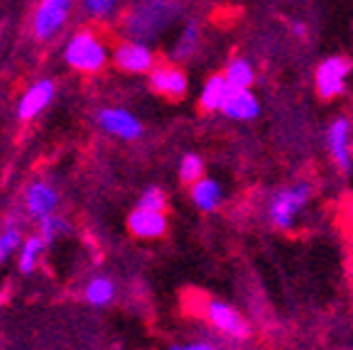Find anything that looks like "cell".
I'll list each match as a JSON object with an SVG mask.
<instances>
[{
	"mask_svg": "<svg viewBox=\"0 0 353 350\" xmlns=\"http://www.w3.org/2000/svg\"><path fill=\"white\" fill-rule=\"evenodd\" d=\"M20 245H22L20 230H17L15 225H8V228L0 233V262H3L12 250H17Z\"/></svg>",
	"mask_w": 353,
	"mask_h": 350,
	"instance_id": "obj_25",
	"label": "cell"
},
{
	"mask_svg": "<svg viewBox=\"0 0 353 350\" xmlns=\"http://www.w3.org/2000/svg\"><path fill=\"white\" fill-rule=\"evenodd\" d=\"M57 203H59V194L50 181H32L25 192V206L32 218L42 220L47 216H54Z\"/></svg>",
	"mask_w": 353,
	"mask_h": 350,
	"instance_id": "obj_14",
	"label": "cell"
},
{
	"mask_svg": "<svg viewBox=\"0 0 353 350\" xmlns=\"http://www.w3.org/2000/svg\"><path fill=\"white\" fill-rule=\"evenodd\" d=\"M64 59L66 64L83 74H96L101 72L108 61V47L103 39L94 32H79L74 34L64 47Z\"/></svg>",
	"mask_w": 353,
	"mask_h": 350,
	"instance_id": "obj_3",
	"label": "cell"
},
{
	"mask_svg": "<svg viewBox=\"0 0 353 350\" xmlns=\"http://www.w3.org/2000/svg\"><path fill=\"white\" fill-rule=\"evenodd\" d=\"M292 32H294V37H299V39H304L307 37V25H304V22H299V20H294L292 22Z\"/></svg>",
	"mask_w": 353,
	"mask_h": 350,
	"instance_id": "obj_28",
	"label": "cell"
},
{
	"mask_svg": "<svg viewBox=\"0 0 353 350\" xmlns=\"http://www.w3.org/2000/svg\"><path fill=\"white\" fill-rule=\"evenodd\" d=\"M170 350H219L214 343L209 340H194V343H187V345H172Z\"/></svg>",
	"mask_w": 353,
	"mask_h": 350,
	"instance_id": "obj_27",
	"label": "cell"
},
{
	"mask_svg": "<svg viewBox=\"0 0 353 350\" xmlns=\"http://www.w3.org/2000/svg\"><path fill=\"white\" fill-rule=\"evenodd\" d=\"M348 291H351V307H353V260L348 265Z\"/></svg>",
	"mask_w": 353,
	"mask_h": 350,
	"instance_id": "obj_29",
	"label": "cell"
},
{
	"mask_svg": "<svg viewBox=\"0 0 353 350\" xmlns=\"http://www.w3.org/2000/svg\"><path fill=\"white\" fill-rule=\"evenodd\" d=\"M72 3L74 0H42L39 3L32 20V30L37 39H50L61 32V28L66 25V17H69V10H72Z\"/></svg>",
	"mask_w": 353,
	"mask_h": 350,
	"instance_id": "obj_7",
	"label": "cell"
},
{
	"mask_svg": "<svg viewBox=\"0 0 353 350\" xmlns=\"http://www.w3.org/2000/svg\"><path fill=\"white\" fill-rule=\"evenodd\" d=\"M189 198H192L194 208L201 211V214H214L223 206L226 201V192H223V184L214 176H201L199 181H194L189 186Z\"/></svg>",
	"mask_w": 353,
	"mask_h": 350,
	"instance_id": "obj_13",
	"label": "cell"
},
{
	"mask_svg": "<svg viewBox=\"0 0 353 350\" xmlns=\"http://www.w3.org/2000/svg\"><path fill=\"white\" fill-rule=\"evenodd\" d=\"M201 316L206 318L211 329L219 331L223 338L245 340L250 336V323L245 321L241 311L221 299H206L201 304Z\"/></svg>",
	"mask_w": 353,
	"mask_h": 350,
	"instance_id": "obj_6",
	"label": "cell"
},
{
	"mask_svg": "<svg viewBox=\"0 0 353 350\" xmlns=\"http://www.w3.org/2000/svg\"><path fill=\"white\" fill-rule=\"evenodd\" d=\"M81 6L91 17H96V20H105V17H110L113 12H116L118 0H81Z\"/></svg>",
	"mask_w": 353,
	"mask_h": 350,
	"instance_id": "obj_24",
	"label": "cell"
},
{
	"mask_svg": "<svg viewBox=\"0 0 353 350\" xmlns=\"http://www.w3.org/2000/svg\"><path fill=\"white\" fill-rule=\"evenodd\" d=\"M179 179L184 181V184H189L192 186L194 181H199L201 176H206L204 172H206V167H204V157L201 154H196V152H187L182 159H179Z\"/></svg>",
	"mask_w": 353,
	"mask_h": 350,
	"instance_id": "obj_21",
	"label": "cell"
},
{
	"mask_svg": "<svg viewBox=\"0 0 353 350\" xmlns=\"http://www.w3.org/2000/svg\"><path fill=\"white\" fill-rule=\"evenodd\" d=\"M148 81H150V88H152L154 93H160V96L172 99V101L184 99V96H187V91H189L187 74H184L176 64L154 66L152 72L148 74Z\"/></svg>",
	"mask_w": 353,
	"mask_h": 350,
	"instance_id": "obj_10",
	"label": "cell"
},
{
	"mask_svg": "<svg viewBox=\"0 0 353 350\" xmlns=\"http://www.w3.org/2000/svg\"><path fill=\"white\" fill-rule=\"evenodd\" d=\"M339 220H341V228L348 238L353 240V196H348L341 203V211H339Z\"/></svg>",
	"mask_w": 353,
	"mask_h": 350,
	"instance_id": "obj_26",
	"label": "cell"
},
{
	"mask_svg": "<svg viewBox=\"0 0 353 350\" xmlns=\"http://www.w3.org/2000/svg\"><path fill=\"white\" fill-rule=\"evenodd\" d=\"M326 154H329L331 165L336 167L343 176L353 174V118L346 113H339L331 118L324 132Z\"/></svg>",
	"mask_w": 353,
	"mask_h": 350,
	"instance_id": "obj_4",
	"label": "cell"
},
{
	"mask_svg": "<svg viewBox=\"0 0 353 350\" xmlns=\"http://www.w3.org/2000/svg\"><path fill=\"white\" fill-rule=\"evenodd\" d=\"M221 113L233 123H253L260 115V99L253 88H233Z\"/></svg>",
	"mask_w": 353,
	"mask_h": 350,
	"instance_id": "obj_15",
	"label": "cell"
},
{
	"mask_svg": "<svg viewBox=\"0 0 353 350\" xmlns=\"http://www.w3.org/2000/svg\"><path fill=\"white\" fill-rule=\"evenodd\" d=\"M221 74L226 76V81L231 83V88H253L255 79H258L255 64L248 59V56H233Z\"/></svg>",
	"mask_w": 353,
	"mask_h": 350,
	"instance_id": "obj_17",
	"label": "cell"
},
{
	"mask_svg": "<svg viewBox=\"0 0 353 350\" xmlns=\"http://www.w3.org/2000/svg\"><path fill=\"white\" fill-rule=\"evenodd\" d=\"M116 296V285L108 277H96L86 287V301L91 307H108Z\"/></svg>",
	"mask_w": 353,
	"mask_h": 350,
	"instance_id": "obj_19",
	"label": "cell"
},
{
	"mask_svg": "<svg viewBox=\"0 0 353 350\" xmlns=\"http://www.w3.org/2000/svg\"><path fill=\"white\" fill-rule=\"evenodd\" d=\"M353 72L351 59L341 54H331L316 64L314 69V91L321 101H336L346 93L348 76Z\"/></svg>",
	"mask_w": 353,
	"mask_h": 350,
	"instance_id": "obj_5",
	"label": "cell"
},
{
	"mask_svg": "<svg viewBox=\"0 0 353 350\" xmlns=\"http://www.w3.org/2000/svg\"><path fill=\"white\" fill-rule=\"evenodd\" d=\"M54 93H57L54 81L39 79L37 83H32L28 91L22 93L20 103H17V118H20V121H32V118H37V115L52 103Z\"/></svg>",
	"mask_w": 353,
	"mask_h": 350,
	"instance_id": "obj_12",
	"label": "cell"
},
{
	"mask_svg": "<svg viewBox=\"0 0 353 350\" xmlns=\"http://www.w3.org/2000/svg\"><path fill=\"white\" fill-rule=\"evenodd\" d=\"M199 39H201V30H199L196 22H187L182 28V32H179V39L174 42V47H172L170 56L172 61H187L194 56V52H196L199 47Z\"/></svg>",
	"mask_w": 353,
	"mask_h": 350,
	"instance_id": "obj_18",
	"label": "cell"
},
{
	"mask_svg": "<svg viewBox=\"0 0 353 350\" xmlns=\"http://www.w3.org/2000/svg\"><path fill=\"white\" fill-rule=\"evenodd\" d=\"M66 230H69V225H66V220L59 218V216H47V218L39 220V238H42L44 243H52L57 236H61Z\"/></svg>",
	"mask_w": 353,
	"mask_h": 350,
	"instance_id": "obj_23",
	"label": "cell"
},
{
	"mask_svg": "<svg viewBox=\"0 0 353 350\" xmlns=\"http://www.w3.org/2000/svg\"><path fill=\"white\" fill-rule=\"evenodd\" d=\"M314 201V184L307 179H294L272 189L265 198V220L280 233H292L302 223L304 214Z\"/></svg>",
	"mask_w": 353,
	"mask_h": 350,
	"instance_id": "obj_1",
	"label": "cell"
},
{
	"mask_svg": "<svg viewBox=\"0 0 353 350\" xmlns=\"http://www.w3.org/2000/svg\"><path fill=\"white\" fill-rule=\"evenodd\" d=\"M138 208H150V211H165L167 208V194L160 186H148L138 198Z\"/></svg>",
	"mask_w": 353,
	"mask_h": 350,
	"instance_id": "obj_22",
	"label": "cell"
},
{
	"mask_svg": "<svg viewBox=\"0 0 353 350\" xmlns=\"http://www.w3.org/2000/svg\"><path fill=\"white\" fill-rule=\"evenodd\" d=\"M42 247H44V240L39 236H30L28 240H22L20 258H17V267H20L22 274H32L34 272Z\"/></svg>",
	"mask_w": 353,
	"mask_h": 350,
	"instance_id": "obj_20",
	"label": "cell"
},
{
	"mask_svg": "<svg viewBox=\"0 0 353 350\" xmlns=\"http://www.w3.org/2000/svg\"><path fill=\"white\" fill-rule=\"evenodd\" d=\"M176 15H179L176 0H143L125 20V32L135 42H148L165 32Z\"/></svg>",
	"mask_w": 353,
	"mask_h": 350,
	"instance_id": "obj_2",
	"label": "cell"
},
{
	"mask_svg": "<svg viewBox=\"0 0 353 350\" xmlns=\"http://www.w3.org/2000/svg\"><path fill=\"white\" fill-rule=\"evenodd\" d=\"M113 61L128 74H150L154 69V52L145 42L125 39L113 52Z\"/></svg>",
	"mask_w": 353,
	"mask_h": 350,
	"instance_id": "obj_9",
	"label": "cell"
},
{
	"mask_svg": "<svg viewBox=\"0 0 353 350\" xmlns=\"http://www.w3.org/2000/svg\"><path fill=\"white\" fill-rule=\"evenodd\" d=\"M96 123H99L103 132H108L113 137H121V140H138V137H143V123H140V118L125 108L99 110Z\"/></svg>",
	"mask_w": 353,
	"mask_h": 350,
	"instance_id": "obj_8",
	"label": "cell"
},
{
	"mask_svg": "<svg viewBox=\"0 0 353 350\" xmlns=\"http://www.w3.org/2000/svg\"><path fill=\"white\" fill-rule=\"evenodd\" d=\"M231 91L233 88L226 81V76L223 74H214V76L206 79L201 91H199V108L204 110V113H221Z\"/></svg>",
	"mask_w": 353,
	"mask_h": 350,
	"instance_id": "obj_16",
	"label": "cell"
},
{
	"mask_svg": "<svg viewBox=\"0 0 353 350\" xmlns=\"http://www.w3.org/2000/svg\"><path fill=\"white\" fill-rule=\"evenodd\" d=\"M167 216L165 211H150V208H135L128 216V228L140 240H157L167 233Z\"/></svg>",
	"mask_w": 353,
	"mask_h": 350,
	"instance_id": "obj_11",
	"label": "cell"
}]
</instances>
